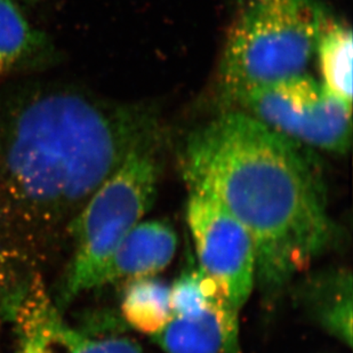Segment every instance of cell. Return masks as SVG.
Listing matches in <instances>:
<instances>
[{"label":"cell","mask_w":353,"mask_h":353,"mask_svg":"<svg viewBox=\"0 0 353 353\" xmlns=\"http://www.w3.org/2000/svg\"><path fill=\"white\" fill-rule=\"evenodd\" d=\"M130 281L120 304L123 319L137 332L154 336L173 316L170 286L154 276Z\"/></svg>","instance_id":"13"},{"label":"cell","mask_w":353,"mask_h":353,"mask_svg":"<svg viewBox=\"0 0 353 353\" xmlns=\"http://www.w3.org/2000/svg\"><path fill=\"white\" fill-rule=\"evenodd\" d=\"M17 263L19 262L14 259L13 255L0 243V290L3 295V302L26 283H17L12 279L14 265H17Z\"/></svg>","instance_id":"15"},{"label":"cell","mask_w":353,"mask_h":353,"mask_svg":"<svg viewBox=\"0 0 353 353\" xmlns=\"http://www.w3.org/2000/svg\"><path fill=\"white\" fill-rule=\"evenodd\" d=\"M222 299L229 301L221 287L199 268L185 271L170 287L173 316H198Z\"/></svg>","instance_id":"14"},{"label":"cell","mask_w":353,"mask_h":353,"mask_svg":"<svg viewBox=\"0 0 353 353\" xmlns=\"http://www.w3.org/2000/svg\"><path fill=\"white\" fill-rule=\"evenodd\" d=\"M327 20L314 0H246L234 17L221 61L225 99L307 74Z\"/></svg>","instance_id":"3"},{"label":"cell","mask_w":353,"mask_h":353,"mask_svg":"<svg viewBox=\"0 0 353 353\" xmlns=\"http://www.w3.org/2000/svg\"><path fill=\"white\" fill-rule=\"evenodd\" d=\"M151 339L165 353H241L239 310L222 299L198 316H172Z\"/></svg>","instance_id":"9"},{"label":"cell","mask_w":353,"mask_h":353,"mask_svg":"<svg viewBox=\"0 0 353 353\" xmlns=\"http://www.w3.org/2000/svg\"><path fill=\"white\" fill-rule=\"evenodd\" d=\"M21 5H30V6H34L36 3H43V1H46V0H17Z\"/></svg>","instance_id":"16"},{"label":"cell","mask_w":353,"mask_h":353,"mask_svg":"<svg viewBox=\"0 0 353 353\" xmlns=\"http://www.w3.org/2000/svg\"><path fill=\"white\" fill-rule=\"evenodd\" d=\"M3 309L15 330V353H145L130 339L87 336L71 327L40 276H31Z\"/></svg>","instance_id":"7"},{"label":"cell","mask_w":353,"mask_h":353,"mask_svg":"<svg viewBox=\"0 0 353 353\" xmlns=\"http://www.w3.org/2000/svg\"><path fill=\"white\" fill-rule=\"evenodd\" d=\"M181 168L189 188L215 196L250 232L256 283L268 297L279 295L335 243L326 187L305 148L243 111L194 130Z\"/></svg>","instance_id":"2"},{"label":"cell","mask_w":353,"mask_h":353,"mask_svg":"<svg viewBox=\"0 0 353 353\" xmlns=\"http://www.w3.org/2000/svg\"><path fill=\"white\" fill-rule=\"evenodd\" d=\"M53 39L31 24L17 0H0V86L60 63Z\"/></svg>","instance_id":"8"},{"label":"cell","mask_w":353,"mask_h":353,"mask_svg":"<svg viewBox=\"0 0 353 353\" xmlns=\"http://www.w3.org/2000/svg\"><path fill=\"white\" fill-rule=\"evenodd\" d=\"M352 31L339 21L327 20L316 41L321 83L334 95L352 104Z\"/></svg>","instance_id":"12"},{"label":"cell","mask_w":353,"mask_h":353,"mask_svg":"<svg viewBox=\"0 0 353 353\" xmlns=\"http://www.w3.org/2000/svg\"><path fill=\"white\" fill-rule=\"evenodd\" d=\"M161 140L134 149L90 194L71 225L72 254L54 303L61 309L103 286L111 257L157 196Z\"/></svg>","instance_id":"4"},{"label":"cell","mask_w":353,"mask_h":353,"mask_svg":"<svg viewBox=\"0 0 353 353\" xmlns=\"http://www.w3.org/2000/svg\"><path fill=\"white\" fill-rule=\"evenodd\" d=\"M188 225L199 269L221 287L236 310L256 283V252L246 228L212 194L189 188Z\"/></svg>","instance_id":"6"},{"label":"cell","mask_w":353,"mask_h":353,"mask_svg":"<svg viewBox=\"0 0 353 353\" xmlns=\"http://www.w3.org/2000/svg\"><path fill=\"white\" fill-rule=\"evenodd\" d=\"M176 248V232L170 224L163 221H141L111 257L103 285L154 276L170 265Z\"/></svg>","instance_id":"10"},{"label":"cell","mask_w":353,"mask_h":353,"mask_svg":"<svg viewBox=\"0 0 353 353\" xmlns=\"http://www.w3.org/2000/svg\"><path fill=\"white\" fill-rule=\"evenodd\" d=\"M303 300L316 323L344 345H352V276L335 269L309 280Z\"/></svg>","instance_id":"11"},{"label":"cell","mask_w":353,"mask_h":353,"mask_svg":"<svg viewBox=\"0 0 353 353\" xmlns=\"http://www.w3.org/2000/svg\"><path fill=\"white\" fill-rule=\"evenodd\" d=\"M29 78L0 88V243L22 264L70 236L90 194L134 149L160 140L147 109Z\"/></svg>","instance_id":"1"},{"label":"cell","mask_w":353,"mask_h":353,"mask_svg":"<svg viewBox=\"0 0 353 353\" xmlns=\"http://www.w3.org/2000/svg\"><path fill=\"white\" fill-rule=\"evenodd\" d=\"M236 104L250 117L305 149L347 154L351 107L309 74L261 87Z\"/></svg>","instance_id":"5"}]
</instances>
